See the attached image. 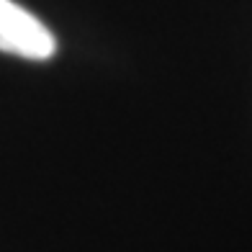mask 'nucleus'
Segmentation results:
<instances>
[{
  "label": "nucleus",
  "instance_id": "1",
  "mask_svg": "<svg viewBox=\"0 0 252 252\" xmlns=\"http://www.w3.org/2000/svg\"><path fill=\"white\" fill-rule=\"evenodd\" d=\"M0 52L24 60H49L57 52V39L24 5L0 0Z\"/></svg>",
  "mask_w": 252,
  "mask_h": 252
}]
</instances>
